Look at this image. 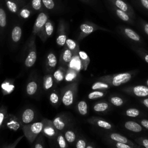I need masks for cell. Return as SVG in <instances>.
Instances as JSON below:
<instances>
[{"mask_svg":"<svg viewBox=\"0 0 148 148\" xmlns=\"http://www.w3.org/2000/svg\"><path fill=\"white\" fill-rule=\"evenodd\" d=\"M78 84L76 82L71 83L61 88L60 94L61 102L65 106L72 105L76 98Z\"/></svg>","mask_w":148,"mask_h":148,"instance_id":"1","label":"cell"},{"mask_svg":"<svg viewBox=\"0 0 148 148\" xmlns=\"http://www.w3.org/2000/svg\"><path fill=\"white\" fill-rule=\"evenodd\" d=\"M43 127V121L42 120L40 121L32 123L27 125H23L21 129L23 131L24 135L29 143H33L38 136L42 133Z\"/></svg>","mask_w":148,"mask_h":148,"instance_id":"2","label":"cell"},{"mask_svg":"<svg viewBox=\"0 0 148 148\" xmlns=\"http://www.w3.org/2000/svg\"><path fill=\"white\" fill-rule=\"evenodd\" d=\"M132 75L130 72H124L100 77L98 80L109 84L111 86L118 87L130 80Z\"/></svg>","mask_w":148,"mask_h":148,"instance_id":"3","label":"cell"},{"mask_svg":"<svg viewBox=\"0 0 148 148\" xmlns=\"http://www.w3.org/2000/svg\"><path fill=\"white\" fill-rule=\"evenodd\" d=\"M52 121L57 130L59 132H62L70 128V126L72 124V117L65 113H61L57 114Z\"/></svg>","mask_w":148,"mask_h":148,"instance_id":"4","label":"cell"},{"mask_svg":"<svg viewBox=\"0 0 148 148\" xmlns=\"http://www.w3.org/2000/svg\"><path fill=\"white\" fill-rule=\"evenodd\" d=\"M97 30H103L105 31L111 32L110 30L101 27L94 23L90 21H86L80 25V32L78 36V40H82L90 34Z\"/></svg>","mask_w":148,"mask_h":148,"instance_id":"5","label":"cell"},{"mask_svg":"<svg viewBox=\"0 0 148 148\" xmlns=\"http://www.w3.org/2000/svg\"><path fill=\"white\" fill-rule=\"evenodd\" d=\"M37 58L36 47L35 45V38H30L28 43V51L24 60V65L27 68L32 67L35 63Z\"/></svg>","mask_w":148,"mask_h":148,"instance_id":"6","label":"cell"},{"mask_svg":"<svg viewBox=\"0 0 148 148\" xmlns=\"http://www.w3.org/2000/svg\"><path fill=\"white\" fill-rule=\"evenodd\" d=\"M43 127L42 134L51 140H55L59 131L57 130L53 124V121L47 119H43Z\"/></svg>","mask_w":148,"mask_h":148,"instance_id":"7","label":"cell"},{"mask_svg":"<svg viewBox=\"0 0 148 148\" xmlns=\"http://www.w3.org/2000/svg\"><path fill=\"white\" fill-rule=\"evenodd\" d=\"M48 20L49 16L45 12H42L38 15L34 24L31 38H35L36 35L38 36Z\"/></svg>","mask_w":148,"mask_h":148,"instance_id":"8","label":"cell"},{"mask_svg":"<svg viewBox=\"0 0 148 148\" xmlns=\"http://www.w3.org/2000/svg\"><path fill=\"white\" fill-rule=\"evenodd\" d=\"M67 24L64 20H60L58 24L57 36L56 38L57 45L60 47L64 46L67 39Z\"/></svg>","mask_w":148,"mask_h":148,"instance_id":"9","label":"cell"},{"mask_svg":"<svg viewBox=\"0 0 148 148\" xmlns=\"http://www.w3.org/2000/svg\"><path fill=\"white\" fill-rule=\"evenodd\" d=\"M23 124L20 119L15 115L8 113L3 128H7L10 130L16 131L22 128Z\"/></svg>","mask_w":148,"mask_h":148,"instance_id":"10","label":"cell"},{"mask_svg":"<svg viewBox=\"0 0 148 148\" xmlns=\"http://www.w3.org/2000/svg\"><path fill=\"white\" fill-rule=\"evenodd\" d=\"M35 116L36 112L35 110L32 108H28L23 111L19 119L23 125H24L32 123L35 119Z\"/></svg>","mask_w":148,"mask_h":148,"instance_id":"11","label":"cell"},{"mask_svg":"<svg viewBox=\"0 0 148 148\" xmlns=\"http://www.w3.org/2000/svg\"><path fill=\"white\" fill-rule=\"evenodd\" d=\"M119 29L121 33L127 39L137 43L142 42V39L140 35L132 29L126 27H120Z\"/></svg>","mask_w":148,"mask_h":148,"instance_id":"12","label":"cell"},{"mask_svg":"<svg viewBox=\"0 0 148 148\" xmlns=\"http://www.w3.org/2000/svg\"><path fill=\"white\" fill-rule=\"evenodd\" d=\"M73 57V53L68 48L65 46L61 53L59 59V64L60 66L65 68L68 67Z\"/></svg>","mask_w":148,"mask_h":148,"instance_id":"13","label":"cell"},{"mask_svg":"<svg viewBox=\"0 0 148 148\" xmlns=\"http://www.w3.org/2000/svg\"><path fill=\"white\" fill-rule=\"evenodd\" d=\"M112 3L114 6L126 12L132 18L134 16V11L131 5L123 0H109Z\"/></svg>","mask_w":148,"mask_h":148,"instance_id":"14","label":"cell"},{"mask_svg":"<svg viewBox=\"0 0 148 148\" xmlns=\"http://www.w3.org/2000/svg\"><path fill=\"white\" fill-rule=\"evenodd\" d=\"M54 31L53 23L49 19L46 21L44 28L40 31L38 36L43 42H45L48 38L51 36Z\"/></svg>","mask_w":148,"mask_h":148,"instance_id":"15","label":"cell"},{"mask_svg":"<svg viewBox=\"0 0 148 148\" xmlns=\"http://www.w3.org/2000/svg\"><path fill=\"white\" fill-rule=\"evenodd\" d=\"M39 84L38 81L34 78L29 80L26 84L25 91L28 96H34L39 91Z\"/></svg>","mask_w":148,"mask_h":148,"instance_id":"16","label":"cell"},{"mask_svg":"<svg viewBox=\"0 0 148 148\" xmlns=\"http://www.w3.org/2000/svg\"><path fill=\"white\" fill-rule=\"evenodd\" d=\"M57 64V58L56 54L53 52H49L46 59V69L47 72H54Z\"/></svg>","mask_w":148,"mask_h":148,"instance_id":"17","label":"cell"},{"mask_svg":"<svg viewBox=\"0 0 148 148\" xmlns=\"http://www.w3.org/2000/svg\"><path fill=\"white\" fill-rule=\"evenodd\" d=\"M125 91H129L134 95L139 97H145L148 96V87L145 86H136L129 89V90H125Z\"/></svg>","mask_w":148,"mask_h":148,"instance_id":"18","label":"cell"},{"mask_svg":"<svg viewBox=\"0 0 148 148\" xmlns=\"http://www.w3.org/2000/svg\"><path fill=\"white\" fill-rule=\"evenodd\" d=\"M49 99L52 106L55 108H57L61 103L60 91L57 90H52L49 94Z\"/></svg>","mask_w":148,"mask_h":148,"instance_id":"19","label":"cell"},{"mask_svg":"<svg viewBox=\"0 0 148 148\" xmlns=\"http://www.w3.org/2000/svg\"><path fill=\"white\" fill-rule=\"evenodd\" d=\"M55 80L53 75L47 74L43 77V88L45 91H49L54 87Z\"/></svg>","mask_w":148,"mask_h":148,"instance_id":"20","label":"cell"},{"mask_svg":"<svg viewBox=\"0 0 148 148\" xmlns=\"http://www.w3.org/2000/svg\"><path fill=\"white\" fill-rule=\"evenodd\" d=\"M87 121L90 124L96 125L101 128L106 130H110L112 128V125L109 123L102 119H100L98 117H91L89 119H88Z\"/></svg>","mask_w":148,"mask_h":148,"instance_id":"21","label":"cell"},{"mask_svg":"<svg viewBox=\"0 0 148 148\" xmlns=\"http://www.w3.org/2000/svg\"><path fill=\"white\" fill-rule=\"evenodd\" d=\"M67 68L62 66H60L53 72V77L56 84L59 83L65 79Z\"/></svg>","mask_w":148,"mask_h":148,"instance_id":"22","label":"cell"},{"mask_svg":"<svg viewBox=\"0 0 148 148\" xmlns=\"http://www.w3.org/2000/svg\"><path fill=\"white\" fill-rule=\"evenodd\" d=\"M113 10L116 16L122 21L128 23H130V24L133 23V18L131 16H130L126 12L117 8L115 6H114L113 8Z\"/></svg>","mask_w":148,"mask_h":148,"instance_id":"23","label":"cell"},{"mask_svg":"<svg viewBox=\"0 0 148 148\" xmlns=\"http://www.w3.org/2000/svg\"><path fill=\"white\" fill-rule=\"evenodd\" d=\"M22 29L19 25H15L11 32V39L14 43H18L21 38Z\"/></svg>","mask_w":148,"mask_h":148,"instance_id":"24","label":"cell"},{"mask_svg":"<svg viewBox=\"0 0 148 148\" xmlns=\"http://www.w3.org/2000/svg\"><path fill=\"white\" fill-rule=\"evenodd\" d=\"M63 134L66 140L69 144H73L77 139L75 131L71 128L65 130Z\"/></svg>","mask_w":148,"mask_h":148,"instance_id":"25","label":"cell"},{"mask_svg":"<svg viewBox=\"0 0 148 148\" xmlns=\"http://www.w3.org/2000/svg\"><path fill=\"white\" fill-rule=\"evenodd\" d=\"M79 72L76 69L72 68L71 67H68L66 69L65 80L66 82H75L78 77Z\"/></svg>","mask_w":148,"mask_h":148,"instance_id":"26","label":"cell"},{"mask_svg":"<svg viewBox=\"0 0 148 148\" xmlns=\"http://www.w3.org/2000/svg\"><path fill=\"white\" fill-rule=\"evenodd\" d=\"M64 46H66L68 48L73 54V56H77L79 51V47L77 43L71 39H67L65 42V45Z\"/></svg>","mask_w":148,"mask_h":148,"instance_id":"27","label":"cell"},{"mask_svg":"<svg viewBox=\"0 0 148 148\" xmlns=\"http://www.w3.org/2000/svg\"><path fill=\"white\" fill-rule=\"evenodd\" d=\"M78 56H79V59L80 61V64L82 65V69L83 70L86 71L87 69L88 65L90 61V58H89L88 56L87 55V54L84 51L79 50Z\"/></svg>","mask_w":148,"mask_h":148,"instance_id":"28","label":"cell"},{"mask_svg":"<svg viewBox=\"0 0 148 148\" xmlns=\"http://www.w3.org/2000/svg\"><path fill=\"white\" fill-rule=\"evenodd\" d=\"M124 127L128 130L135 132H139L142 130V127L141 125L136 122L133 121H127L124 124Z\"/></svg>","mask_w":148,"mask_h":148,"instance_id":"29","label":"cell"},{"mask_svg":"<svg viewBox=\"0 0 148 148\" xmlns=\"http://www.w3.org/2000/svg\"><path fill=\"white\" fill-rule=\"evenodd\" d=\"M110 138L117 142H120V143H125L127 144L128 145H133V143L132 142H131V140H128L127 138H125V136L121 135L120 134H117V133H112L110 135Z\"/></svg>","mask_w":148,"mask_h":148,"instance_id":"30","label":"cell"},{"mask_svg":"<svg viewBox=\"0 0 148 148\" xmlns=\"http://www.w3.org/2000/svg\"><path fill=\"white\" fill-rule=\"evenodd\" d=\"M5 1L7 8L10 12L15 14L18 13V5L14 0H5Z\"/></svg>","mask_w":148,"mask_h":148,"instance_id":"31","label":"cell"},{"mask_svg":"<svg viewBox=\"0 0 148 148\" xmlns=\"http://www.w3.org/2000/svg\"><path fill=\"white\" fill-rule=\"evenodd\" d=\"M55 140L59 148H68V142L65 138L63 132H59Z\"/></svg>","mask_w":148,"mask_h":148,"instance_id":"32","label":"cell"},{"mask_svg":"<svg viewBox=\"0 0 148 148\" xmlns=\"http://www.w3.org/2000/svg\"><path fill=\"white\" fill-rule=\"evenodd\" d=\"M7 24L6 13L3 7L0 6V29L3 31Z\"/></svg>","mask_w":148,"mask_h":148,"instance_id":"33","label":"cell"},{"mask_svg":"<svg viewBox=\"0 0 148 148\" xmlns=\"http://www.w3.org/2000/svg\"><path fill=\"white\" fill-rule=\"evenodd\" d=\"M8 114V108L5 105H1L0 106V129L3 128Z\"/></svg>","mask_w":148,"mask_h":148,"instance_id":"34","label":"cell"},{"mask_svg":"<svg viewBox=\"0 0 148 148\" xmlns=\"http://www.w3.org/2000/svg\"><path fill=\"white\" fill-rule=\"evenodd\" d=\"M110 85L102 81H98L95 82L94 83L92 84L91 86V88L94 90H107L109 88Z\"/></svg>","mask_w":148,"mask_h":148,"instance_id":"35","label":"cell"},{"mask_svg":"<svg viewBox=\"0 0 148 148\" xmlns=\"http://www.w3.org/2000/svg\"><path fill=\"white\" fill-rule=\"evenodd\" d=\"M77 109L79 114L82 116L87 114L88 111V106L86 101H80L77 104Z\"/></svg>","mask_w":148,"mask_h":148,"instance_id":"36","label":"cell"},{"mask_svg":"<svg viewBox=\"0 0 148 148\" xmlns=\"http://www.w3.org/2000/svg\"><path fill=\"white\" fill-rule=\"evenodd\" d=\"M109 108L108 103L105 102H98L95 103L93 106V109L96 112H103Z\"/></svg>","mask_w":148,"mask_h":148,"instance_id":"37","label":"cell"},{"mask_svg":"<svg viewBox=\"0 0 148 148\" xmlns=\"http://www.w3.org/2000/svg\"><path fill=\"white\" fill-rule=\"evenodd\" d=\"M14 88L13 84L11 83L10 81H5L2 84V90L4 94L10 93Z\"/></svg>","mask_w":148,"mask_h":148,"instance_id":"38","label":"cell"},{"mask_svg":"<svg viewBox=\"0 0 148 148\" xmlns=\"http://www.w3.org/2000/svg\"><path fill=\"white\" fill-rule=\"evenodd\" d=\"M18 14L20 17L24 19H27L31 16V10L28 6H24L23 8H21V10H19Z\"/></svg>","mask_w":148,"mask_h":148,"instance_id":"39","label":"cell"},{"mask_svg":"<svg viewBox=\"0 0 148 148\" xmlns=\"http://www.w3.org/2000/svg\"><path fill=\"white\" fill-rule=\"evenodd\" d=\"M34 148H45L44 147V139L43 135L40 134L35 140Z\"/></svg>","mask_w":148,"mask_h":148,"instance_id":"40","label":"cell"},{"mask_svg":"<svg viewBox=\"0 0 148 148\" xmlns=\"http://www.w3.org/2000/svg\"><path fill=\"white\" fill-rule=\"evenodd\" d=\"M31 6L35 11H39L42 8V0H31Z\"/></svg>","mask_w":148,"mask_h":148,"instance_id":"41","label":"cell"},{"mask_svg":"<svg viewBox=\"0 0 148 148\" xmlns=\"http://www.w3.org/2000/svg\"><path fill=\"white\" fill-rule=\"evenodd\" d=\"M104 95L105 92L102 91H94L88 94V98L89 99H95L101 98Z\"/></svg>","mask_w":148,"mask_h":148,"instance_id":"42","label":"cell"},{"mask_svg":"<svg viewBox=\"0 0 148 148\" xmlns=\"http://www.w3.org/2000/svg\"><path fill=\"white\" fill-rule=\"evenodd\" d=\"M43 5L49 10H53L56 6L54 0H42Z\"/></svg>","mask_w":148,"mask_h":148,"instance_id":"43","label":"cell"},{"mask_svg":"<svg viewBox=\"0 0 148 148\" xmlns=\"http://www.w3.org/2000/svg\"><path fill=\"white\" fill-rule=\"evenodd\" d=\"M125 113L129 117H135L140 114V112L136 108H130L126 110Z\"/></svg>","mask_w":148,"mask_h":148,"instance_id":"44","label":"cell"},{"mask_svg":"<svg viewBox=\"0 0 148 148\" xmlns=\"http://www.w3.org/2000/svg\"><path fill=\"white\" fill-rule=\"evenodd\" d=\"M87 142L84 138L79 137L76 140V148H86L87 146Z\"/></svg>","mask_w":148,"mask_h":148,"instance_id":"45","label":"cell"},{"mask_svg":"<svg viewBox=\"0 0 148 148\" xmlns=\"http://www.w3.org/2000/svg\"><path fill=\"white\" fill-rule=\"evenodd\" d=\"M110 101L113 105L116 106H120L123 104V100L122 98L116 96L111 97L110 98Z\"/></svg>","mask_w":148,"mask_h":148,"instance_id":"46","label":"cell"},{"mask_svg":"<svg viewBox=\"0 0 148 148\" xmlns=\"http://www.w3.org/2000/svg\"><path fill=\"white\" fill-rule=\"evenodd\" d=\"M24 136V135H21L19 137H18L13 142H12V143H10L9 145H8L7 146H5L3 148H16L17 145H18V143L21 141V140L23 139V138Z\"/></svg>","mask_w":148,"mask_h":148,"instance_id":"47","label":"cell"},{"mask_svg":"<svg viewBox=\"0 0 148 148\" xmlns=\"http://www.w3.org/2000/svg\"><path fill=\"white\" fill-rule=\"evenodd\" d=\"M135 51L140 56L142 57L144 60L148 64V54L143 51V50L140 49H135Z\"/></svg>","mask_w":148,"mask_h":148,"instance_id":"48","label":"cell"},{"mask_svg":"<svg viewBox=\"0 0 148 148\" xmlns=\"http://www.w3.org/2000/svg\"><path fill=\"white\" fill-rule=\"evenodd\" d=\"M140 26H141L142 29L143 31L144 32V33L146 35L148 36V23L145 21L141 20Z\"/></svg>","mask_w":148,"mask_h":148,"instance_id":"49","label":"cell"},{"mask_svg":"<svg viewBox=\"0 0 148 148\" xmlns=\"http://www.w3.org/2000/svg\"><path fill=\"white\" fill-rule=\"evenodd\" d=\"M116 146L117 148H131L130 145L120 142H117L116 143Z\"/></svg>","mask_w":148,"mask_h":148,"instance_id":"50","label":"cell"},{"mask_svg":"<svg viewBox=\"0 0 148 148\" xmlns=\"http://www.w3.org/2000/svg\"><path fill=\"white\" fill-rule=\"evenodd\" d=\"M139 1L142 6L148 11V0H139Z\"/></svg>","mask_w":148,"mask_h":148,"instance_id":"51","label":"cell"},{"mask_svg":"<svg viewBox=\"0 0 148 148\" xmlns=\"http://www.w3.org/2000/svg\"><path fill=\"white\" fill-rule=\"evenodd\" d=\"M140 123L143 127L146 128V129H148V120H146V119L142 120L140 121Z\"/></svg>","mask_w":148,"mask_h":148,"instance_id":"52","label":"cell"},{"mask_svg":"<svg viewBox=\"0 0 148 148\" xmlns=\"http://www.w3.org/2000/svg\"><path fill=\"white\" fill-rule=\"evenodd\" d=\"M142 143L145 148H148V139H143L142 140Z\"/></svg>","mask_w":148,"mask_h":148,"instance_id":"53","label":"cell"},{"mask_svg":"<svg viewBox=\"0 0 148 148\" xmlns=\"http://www.w3.org/2000/svg\"><path fill=\"white\" fill-rule=\"evenodd\" d=\"M143 104L148 108V98H145L142 101Z\"/></svg>","mask_w":148,"mask_h":148,"instance_id":"54","label":"cell"},{"mask_svg":"<svg viewBox=\"0 0 148 148\" xmlns=\"http://www.w3.org/2000/svg\"><path fill=\"white\" fill-rule=\"evenodd\" d=\"M86 148H94V147L91 144H88Z\"/></svg>","mask_w":148,"mask_h":148,"instance_id":"55","label":"cell"},{"mask_svg":"<svg viewBox=\"0 0 148 148\" xmlns=\"http://www.w3.org/2000/svg\"><path fill=\"white\" fill-rule=\"evenodd\" d=\"M146 84H147V85L148 86V79H147V81H146Z\"/></svg>","mask_w":148,"mask_h":148,"instance_id":"56","label":"cell"},{"mask_svg":"<svg viewBox=\"0 0 148 148\" xmlns=\"http://www.w3.org/2000/svg\"><path fill=\"white\" fill-rule=\"evenodd\" d=\"M83 1H87V0H83Z\"/></svg>","mask_w":148,"mask_h":148,"instance_id":"57","label":"cell"}]
</instances>
